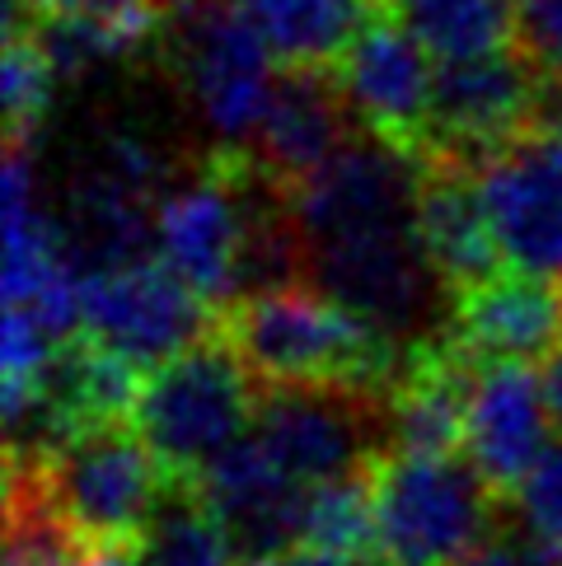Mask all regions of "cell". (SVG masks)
Returning <instances> with one entry per match:
<instances>
[{
	"mask_svg": "<svg viewBox=\"0 0 562 566\" xmlns=\"http://www.w3.org/2000/svg\"><path fill=\"white\" fill-rule=\"evenodd\" d=\"M56 66L48 48L24 19H10L6 29V62H0V85H6V146H29L43 127L56 90Z\"/></svg>",
	"mask_w": 562,
	"mask_h": 566,
	"instance_id": "21",
	"label": "cell"
},
{
	"mask_svg": "<svg viewBox=\"0 0 562 566\" xmlns=\"http://www.w3.org/2000/svg\"><path fill=\"white\" fill-rule=\"evenodd\" d=\"M544 394H549V412H553V427L562 431V342H558V352L544 360Z\"/></svg>",
	"mask_w": 562,
	"mask_h": 566,
	"instance_id": "26",
	"label": "cell"
},
{
	"mask_svg": "<svg viewBox=\"0 0 562 566\" xmlns=\"http://www.w3.org/2000/svg\"><path fill=\"white\" fill-rule=\"evenodd\" d=\"M417 192V159L366 132L287 192L300 281L371 323L404 356L450 333V291L422 249Z\"/></svg>",
	"mask_w": 562,
	"mask_h": 566,
	"instance_id": "1",
	"label": "cell"
},
{
	"mask_svg": "<svg viewBox=\"0 0 562 566\" xmlns=\"http://www.w3.org/2000/svg\"><path fill=\"white\" fill-rule=\"evenodd\" d=\"M159 56L216 150H253L281 66L258 43L235 0H169Z\"/></svg>",
	"mask_w": 562,
	"mask_h": 566,
	"instance_id": "5",
	"label": "cell"
},
{
	"mask_svg": "<svg viewBox=\"0 0 562 566\" xmlns=\"http://www.w3.org/2000/svg\"><path fill=\"white\" fill-rule=\"evenodd\" d=\"M534 98L539 75L520 62L516 48L483 62L436 66L427 165L478 169L492 150L534 123Z\"/></svg>",
	"mask_w": 562,
	"mask_h": 566,
	"instance_id": "10",
	"label": "cell"
},
{
	"mask_svg": "<svg viewBox=\"0 0 562 566\" xmlns=\"http://www.w3.org/2000/svg\"><path fill=\"white\" fill-rule=\"evenodd\" d=\"M263 566H375V562H356V557H337V553H319V548H291Z\"/></svg>",
	"mask_w": 562,
	"mask_h": 566,
	"instance_id": "25",
	"label": "cell"
},
{
	"mask_svg": "<svg viewBox=\"0 0 562 566\" xmlns=\"http://www.w3.org/2000/svg\"><path fill=\"white\" fill-rule=\"evenodd\" d=\"M501 268L562 286V127L530 123L473 169Z\"/></svg>",
	"mask_w": 562,
	"mask_h": 566,
	"instance_id": "9",
	"label": "cell"
},
{
	"mask_svg": "<svg viewBox=\"0 0 562 566\" xmlns=\"http://www.w3.org/2000/svg\"><path fill=\"white\" fill-rule=\"evenodd\" d=\"M10 488L29 492L80 548L140 553L174 482L132 421H113L10 463Z\"/></svg>",
	"mask_w": 562,
	"mask_h": 566,
	"instance_id": "3",
	"label": "cell"
},
{
	"mask_svg": "<svg viewBox=\"0 0 562 566\" xmlns=\"http://www.w3.org/2000/svg\"><path fill=\"white\" fill-rule=\"evenodd\" d=\"M140 566H244L216 530V520L202 511L192 488H174L155 530L140 548Z\"/></svg>",
	"mask_w": 562,
	"mask_h": 566,
	"instance_id": "22",
	"label": "cell"
},
{
	"mask_svg": "<svg viewBox=\"0 0 562 566\" xmlns=\"http://www.w3.org/2000/svg\"><path fill=\"white\" fill-rule=\"evenodd\" d=\"M473 360L450 342V333L404 356L385 389L394 454H459L469 431Z\"/></svg>",
	"mask_w": 562,
	"mask_h": 566,
	"instance_id": "16",
	"label": "cell"
},
{
	"mask_svg": "<svg viewBox=\"0 0 562 566\" xmlns=\"http://www.w3.org/2000/svg\"><path fill=\"white\" fill-rule=\"evenodd\" d=\"M258 398V379L216 333L140 379L132 427L174 488H197L216 459L253 436Z\"/></svg>",
	"mask_w": 562,
	"mask_h": 566,
	"instance_id": "4",
	"label": "cell"
},
{
	"mask_svg": "<svg viewBox=\"0 0 562 566\" xmlns=\"http://www.w3.org/2000/svg\"><path fill=\"white\" fill-rule=\"evenodd\" d=\"M216 323L220 314L159 258L85 272L80 281V337L127 360L140 375L216 337Z\"/></svg>",
	"mask_w": 562,
	"mask_h": 566,
	"instance_id": "8",
	"label": "cell"
},
{
	"mask_svg": "<svg viewBox=\"0 0 562 566\" xmlns=\"http://www.w3.org/2000/svg\"><path fill=\"white\" fill-rule=\"evenodd\" d=\"M544 375L534 366H478L469 394L465 459L497 496H516L553 444Z\"/></svg>",
	"mask_w": 562,
	"mask_h": 566,
	"instance_id": "13",
	"label": "cell"
},
{
	"mask_svg": "<svg viewBox=\"0 0 562 566\" xmlns=\"http://www.w3.org/2000/svg\"><path fill=\"white\" fill-rule=\"evenodd\" d=\"M361 127L337 90L333 71H281L268 123L253 140V159L277 188L295 192L329 165Z\"/></svg>",
	"mask_w": 562,
	"mask_h": 566,
	"instance_id": "15",
	"label": "cell"
},
{
	"mask_svg": "<svg viewBox=\"0 0 562 566\" xmlns=\"http://www.w3.org/2000/svg\"><path fill=\"white\" fill-rule=\"evenodd\" d=\"M497 524V492L465 454H389L375 469V566H465Z\"/></svg>",
	"mask_w": 562,
	"mask_h": 566,
	"instance_id": "6",
	"label": "cell"
},
{
	"mask_svg": "<svg viewBox=\"0 0 562 566\" xmlns=\"http://www.w3.org/2000/svg\"><path fill=\"white\" fill-rule=\"evenodd\" d=\"M192 496L202 501V511L216 520V530L244 566H263L305 543L310 488H300L253 436L239 440L226 459H216L197 478Z\"/></svg>",
	"mask_w": 562,
	"mask_h": 566,
	"instance_id": "12",
	"label": "cell"
},
{
	"mask_svg": "<svg viewBox=\"0 0 562 566\" xmlns=\"http://www.w3.org/2000/svg\"><path fill=\"white\" fill-rule=\"evenodd\" d=\"M389 19L427 48L436 66L483 62L516 48L511 0H389Z\"/></svg>",
	"mask_w": 562,
	"mask_h": 566,
	"instance_id": "19",
	"label": "cell"
},
{
	"mask_svg": "<svg viewBox=\"0 0 562 566\" xmlns=\"http://www.w3.org/2000/svg\"><path fill=\"white\" fill-rule=\"evenodd\" d=\"M516 52L539 80H562V0H511Z\"/></svg>",
	"mask_w": 562,
	"mask_h": 566,
	"instance_id": "23",
	"label": "cell"
},
{
	"mask_svg": "<svg viewBox=\"0 0 562 566\" xmlns=\"http://www.w3.org/2000/svg\"><path fill=\"white\" fill-rule=\"evenodd\" d=\"M253 440L300 488L375 473L394 454L385 394L366 389H263Z\"/></svg>",
	"mask_w": 562,
	"mask_h": 566,
	"instance_id": "7",
	"label": "cell"
},
{
	"mask_svg": "<svg viewBox=\"0 0 562 566\" xmlns=\"http://www.w3.org/2000/svg\"><path fill=\"white\" fill-rule=\"evenodd\" d=\"M516 515L534 538H544L549 548L562 553V444H553L539 459V469L516 492Z\"/></svg>",
	"mask_w": 562,
	"mask_h": 566,
	"instance_id": "24",
	"label": "cell"
},
{
	"mask_svg": "<svg viewBox=\"0 0 562 566\" xmlns=\"http://www.w3.org/2000/svg\"><path fill=\"white\" fill-rule=\"evenodd\" d=\"M216 333L258 389H366L385 394L404 352L305 281L239 295Z\"/></svg>",
	"mask_w": 562,
	"mask_h": 566,
	"instance_id": "2",
	"label": "cell"
},
{
	"mask_svg": "<svg viewBox=\"0 0 562 566\" xmlns=\"http://www.w3.org/2000/svg\"><path fill=\"white\" fill-rule=\"evenodd\" d=\"M333 75L361 132L427 165L436 62L413 33H404L394 19H379Z\"/></svg>",
	"mask_w": 562,
	"mask_h": 566,
	"instance_id": "11",
	"label": "cell"
},
{
	"mask_svg": "<svg viewBox=\"0 0 562 566\" xmlns=\"http://www.w3.org/2000/svg\"><path fill=\"white\" fill-rule=\"evenodd\" d=\"M281 71H337L389 0H235Z\"/></svg>",
	"mask_w": 562,
	"mask_h": 566,
	"instance_id": "18",
	"label": "cell"
},
{
	"mask_svg": "<svg viewBox=\"0 0 562 566\" xmlns=\"http://www.w3.org/2000/svg\"><path fill=\"white\" fill-rule=\"evenodd\" d=\"M417 230H422V249H427L431 268L440 276V286L450 291V300L507 272L497 258V244H492L483 201H478L473 169L422 165Z\"/></svg>",
	"mask_w": 562,
	"mask_h": 566,
	"instance_id": "17",
	"label": "cell"
},
{
	"mask_svg": "<svg viewBox=\"0 0 562 566\" xmlns=\"http://www.w3.org/2000/svg\"><path fill=\"white\" fill-rule=\"evenodd\" d=\"M300 548L375 562V473L310 488L305 543Z\"/></svg>",
	"mask_w": 562,
	"mask_h": 566,
	"instance_id": "20",
	"label": "cell"
},
{
	"mask_svg": "<svg viewBox=\"0 0 562 566\" xmlns=\"http://www.w3.org/2000/svg\"><path fill=\"white\" fill-rule=\"evenodd\" d=\"M450 342L473 366H530L562 342V286L501 272L450 300Z\"/></svg>",
	"mask_w": 562,
	"mask_h": 566,
	"instance_id": "14",
	"label": "cell"
}]
</instances>
